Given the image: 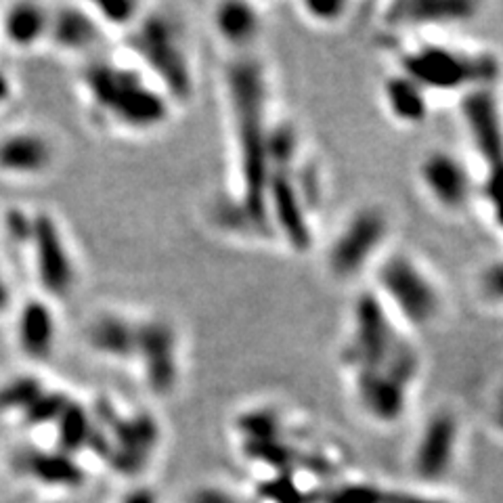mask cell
Here are the masks:
<instances>
[{"instance_id": "1", "label": "cell", "mask_w": 503, "mask_h": 503, "mask_svg": "<svg viewBox=\"0 0 503 503\" xmlns=\"http://www.w3.org/2000/svg\"><path fill=\"white\" fill-rule=\"evenodd\" d=\"M223 99L229 129L231 183L212 204V223L224 233L269 244L271 231L264 198L273 161L277 126L273 80L260 53L227 57L223 67Z\"/></svg>"}, {"instance_id": "2", "label": "cell", "mask_w": 503, "mask_h": 503, "mask_svg": "<svg viewBox=\"0 0 503 503\" xmlns=\"http://www.w3.org/2000/svg\"><path fill=\"white\" fill-rule=\"evenodd\" d=\"M335 361L365 418L392 426L407 415L424 375V355L418 338L369 290L358 292L350 306Z\"/></svg>"}, {"instance_id": "3", "label": "cell", "mask_w": 503, "mask_h": 503, "mask_svg": "<svg viewBox=\"0 0 503 503\" xmlns=\"http://www.w3.org/2000/svg\"><path fill=\"white\" fill-rule=\"evenodd\" d=\"M89 115L101 129L130 137L152 135L170 122L177 106L152 78L129 59H90L80 69Z\"/></svg>"}, {"instance_id": "4", "label": "cell", "mask_w": 503, "mask_h": 503, "mask_svg": "<svg viewBox=\"0 0 503 503\" xmlns=\"http://www.w3.org/2000/svg\"><path fill=\"white\" fill-rule=\"evenodd\" d=\"M395 67L418 83L432 101L458 103L476 90L503 83V59L489 46L443 36L397 40Z\"/></svg>"}, {"instance_id": "5", "label": "cell", "mask_w": 503, "mask_h": 503, "mask_svg": "<svg viewBox=\"0 0 503 503\" xmlns=\"http://www.w3.org/2000/svg\"><path fill=\"white\" fill-rule=\"evenodd\" d=\"M367 281V290L409 334L428 332L447 313V292L441 277L407 248L392 246Z\"/></svg>"}, {"instance_id": "6", "label": "cell", "mask_w": 503, "mask_h": 503, "mask_svg": "<svg viewBox=\"0 0 503 503\" xmlns=\"http://www.w3.org/2000/svg\"><path fill=\"white\" fill-rule=\"evenodd\" d=\"M126 57L137 63L177 107L195 97V61L185 23L168 9L147 7L124 36Z\"/></svg>"}, {"instance_id": "7", "label": "cell", "mask_w": 503, "mask_h": 503, "mask_svg": "<svg viewBox=\"0 0 503 503\" xmlns=\"http://www.w3.org/2000/svg\"><path fill=\"white\" fill-rule=\"evenodd\" d=\"M395 223L378 201L352 208L323 248V269L340 286L365 281L392 248Z\"/></svg>"}, {"instance_id": "8", "label": "cell", "mask_w": 503, "mask_h": 503, "mask_svg": "<svg viewBox=\"0 0 503 503\" xmlns=\"http://www.w3.org/2000/svg\"><path fill=\"white\" fill-rule=\"evenodd\" d=\"M26 254L32 263V275L40 296L55 304L76 292L78 263L55 212L46 208L34 210L32 237Z\"/></svg>"}, {"instance_id": "9", "label": "cell", "mask_w": 503, "mask_h": 503, "mask_svg": "<svg viewBox=\"0 0 503 503\" xmlns=\"http://www.w3.org/2000/svg\"><path fill=\"white\" fill-rule=\"evenodd\" d=\"M90 413L107 438V464L126 476L141 472L160 441V426L153 413L143 409L135 413H122L118 405L107 397H97L90 403Z\"/></svg>"}, {"instance_id": "10", "label": "cell", "mask_w": 503, "mask_h": 503, "mask_svg": "<svg viewBox=\"0 0 503 503\" xmlns=\"http://www.w3.org/2000/svg\"><path fill=\"white\" fill-rule=\"evenodd\" d=\"M183 335L177 323L164 315L138 317V335L132 367L149 395L166 398L183 381Z\"/></svg>"}, {"instance_id": "11", "label": "cell", "mask_w": 503, "mask_h": 503, "mask_svg": "<svg viewBox=\"0 0 503 503\" xmlns=\"http://www.w3.org/2000/svg\"><path fill=\"white\" fill-rule=\"evenodd\" d=\"M421 195L444 216H464L476 206V172L470 160L447 147H432L415 166Z\"/></svg>"}, {"instance_id": "12", "label": "cell", "mask_w": 503, "mask_h": 503, "mask_svg": "<svg viewBox=\"0 0 503 503\" xmlns=\"http://www.w3.org/2000/svg\"><path fill=\"white\" fill-rule=\"evenodd\" d=\"M484 7L472 0H398L381 4L378 21L395 40L443 36L478 20Z\"/></svg>"}, {"instance_id": "13", "label": "cell", "mask_w": 503, "mask_h": 503, "mask_svg": "<svg viewBox=\"0 0 503 503\" xmlns=\"http://www.w3.org/2000/svg\"><path fill=\"white\" fill-rule=\"evenodd\" d=\"M476 177L503 172V97L501 86L476 90L458 101Z\"/></svg>"}, {"instance_id": "14", "label": "cell", "mask_w": 503, "mask_h": 503, "mask_svg": "<svg viewBox=\"0 0 503 503\" xmlns=\"http://www.w3.org/2000/svg\"><path fill=\"white\" fill-rule=\"evenodd\" d=\"M461 436L460 415L441 407L428 415L413 451V470L424 481H441L453 466Z\"/></svg>"}, {"instance_id": "15", "label": "cell", "mask_w": 503, "mask_h": 503, "mask_svg": "<svg viewBox=\"0 0 503 503\" xmlns=\"http://www.w3.org/2000/svg\"><path fill=\"white\" fill-rule=\"evenodd\" d=\"M13 338L17 352L32 365H44L55 357L59 344V319L51 300L30 296L15 309Z\"/></svg>"}, {"instance_id": "16", "label": "cell", "mask_w": 503, "mask_h": 503, "mask_svg": "<svg viewBox=\"0 0 503 503\" xmlns=\"http://www.w3.org/2000/svg\"><path fill=\"white\" fill-rule=\"evenodd\" d=\"M57 147L53 138L38 129H13L0 135V177L34 181L53 170Z\"/></svg>"}, {"instance_id": "17", "label": "cell", "mask_w": 503, "mask_h": 503, "mask_svg": "<svg viewBox=\"0 0 503 503\" xmlns=\"http://www.w3.org/2000/svg\"><path fill=\"white\" fill-rule=\"evenodd\" d=\"M210 30L227 57L258 53V43L267 28V11L254 3H216L210 11Z\"/></svg>"}, {"instance_id": "18", "label": "cell", "mask_w": 503, "mask_h": 503, "mask_svg": "<svg viewBox=\"0 0 503 503\" xmlns=\"http://www.w3.org/2000/svg\"><path fill=\"white\" fill-rule=\"evenodd\" d=\"M138 335V317L120 309H101L86 321L84 344L103 361L132 365Z\"/></svg>"}, {"instance_id": "19", "label": "cell", "mask_w": 503, "mask_h": 503, "mask_svg": "<svg viewBox=\"0 0 503 503\" xmlns=\"http://www.w3.org/2000/svg\"><path fill=\"white\" fill-rule=\"evenodd\" d=\"M380 103L386 118L403 130L421 129L435 112L432 97L397 67L381 78Z\"/></svg>"}, {"instance_id": "20", "label": "cell", "mask_w": 503, "mask_h": 503, "mask_svg": "<svg viewBox=\"0 0 503 503\" xmlns=\"http://www.w3.org/2000/svg\"><path fill=\"white\" fill-rule=\"evenodd\" d=\"M106 32L86 4H61L51 9L46 43L66 55H84L97 49Z\"/></svg>"}, {"instance_id": "21", "label": "cell", "mask_w": 503, "mask_h": 503, "mask_svg": "<svg viewBox=\"0 0 503 503\" xmlns=\"http://www.w3.org/2000/svg\"><path fill=\"white\" fill-rule=\"evenodd\" d=\"M49 26L51 7L40 3H11L0 13V36L21 53L46 44Z\"/></svg>"}, {"instance_id": "22", "label": "cell", "mask_w": 503, "mask_h": 503, "mask_svg": "<svg viewBox=\"0 0 503 503\" xmlns=\"http://www.w3.org/2000/svg\"><path fill=\"white\" fill-rule=\"evenodd\" d=\"M17 468L23 474H30L44 484H61V487H78L84 483V470L76 464L72 455L63 451H23L17 458Z\"/></svg>"}, {"instance_id": "23", "label": "cell", "mask_w": 503, "mask_h": 503, "mask_svg": "<svg viewBox=\"0 0 503 503\" xmlns=\"http://www.w3.org/2000/svg\"><path fill=\"white\" fill-rule=\"evenodd\" d=\"M57 443H59V451L67 455H74L80 449H86L90 432H92V413L90 405H86L78 398L72 397L67 407L57 420Z\"/></svg>"}, {"instance_id": "24", "label": "cell", "mask_w": 503, "mask_h": 503, "mask_svg": "<svg viewBox=\"0 0 503 503\" xmlns=\"http://www.w3.org/2000/svg\"><path fill=\"white\" fill-rule=\"evenodd\" d=\"M49 389L40 373L23 372L0 381V415H21L43 392Z\"/></svg>"}, {"instance_id": "25", "label": "cell", "mask_w": 503, "mask_h": 503, "mask_svg": "<svg viewBox=\"0 0 503 503\" xmlns=\"http://www.w3.org/2000/svg\"><path fill=\"white\" fill-rule=\"evenodd\" d=\"M298 20L313 30L332 32L350 21L355 4L346 0H300L294 4Z\"/></svg>"}, {"instance_id": "26", "label": "cell", "mask_w": 503, "mask_h": 503, "mask_svg": "<svg viewBox=\"0 0 503 503\" xmlns=\"http://www.w3.org/2000/svg\"><path fill=\"white\" fill-rule=\"evenodd\" d=\"M89 11L103 32H118L120 36L132 32V28L145 15L147 4L135 0H114V3H89Z\"/></svg>"}, {"instance_id": "27", "label": "cell", "mask_w": 503, "mask_h": 503, "mask_svg": "<svg viewBox=\"0 0 503 503\" xmlns=\"http://www.w3.org/2000/svg\"><path fill=\"white\" fill-rule=\"evenodd\" d=\"M472 292L478 304L493 313H503V256L483 263L474 273Z\"/></svg>"}, {"instance_id": "28", "label": "cell", "mask_w": 503, "mask_h": 503, "mask_svg": "<svg viewBox=\"0 0 503 503\" xmlns=\"http://www.w3.org/2000/svg\"><path fill=\"white\" fill-rule=\"evenodd\" d=\"M69 401H72V397H69L66 390L49 384V389L20 415L21 424L28 428L57 424V420H59V415L63 413V409L67 407Z\"/></svg>"}, {"instance_id": "29", "label": "cell", "mask_w": 503, "mask_h": 503, "mask_svg": "<svg viewBox=\"0 0 503 503\" xmlns=\"http://www.w3.org/2000/svg\"><path fill=\"white\" fill-rule=\"evenodd\" d=\"M32 221L34 210L21 206H11L3 214V235L4 241L15 250L26 254L28 246H30L32 237Z\"/></svg>"}, {"instance_id": "30", "label": "cell", "mask_w": 503, "mask_h": 503, "mask_svg": "<svg viewBox=\"0 0 503 503\" xmlns=\"http://www.w3.org/2000/svg\"><path fill=\"white\" fill-rule=\"evenodd\" d=\"M327 503H386V493L367 484H344L329 493Z\"/></svg>"}, {"instance_id": "31", "label": "cell", "mask_w": 503, "mask_h": 503, "mask_svg": "<svg viewBox=\"0 0 503 503\" xmlns=\"http://www.w3.org/2000/svg\"><path fill=\"white\" fill-rule=\"evenodd\" d=\"M13 304H15V296L13 290H11V281L7 273L3 271V267H0V317L11 313V310H13Z\"/></svg>"}, {"instance_id": "32", "label": "cell", "mask_w": 503, "mask_h": 503, "mask_svg": "<svg viewBox=\"0 0 503 503\" xmlns=\"http://www.w3.org/2000/svg\"><path fill=\"white\" fill-rule=\"evenodd\" d=\"M15 97V80L4 67H0V112L13 101Z\"/></svg>"}, {"instance_id": "33", "label": "cell", "mask_w": 503, "mask_h": 503, "mask_svg": "<svg viewBox=\"0 0 503 503\" xmlns=\"http://www.w3.org/2000/svg\"><path fill=\"white\" fill-rule=\"evenodd\" d=\"M491 424L495 426L497 432H501L503 435V384H501V389L497 390L493 409H491Z\"/></svg>"}, {"instance_id": "34", "label": "cell", "mask_w": 503, "mask_h": 503, "mask_svg": "<svg viewBox=\"0 0 503 503\" xmlns=\"http://www.w3.org/2000/svg\"><path fill=\"white\" fill-rule=\"evenodd\" d=\"M193 503H235L231 497L218 493V491H201V493L195 495Z\"/></svg>"}, {"instance_id": "35", "label": "cell", "mask_w": 503, "mask_h": 503, "mask_svg": "<svg viewBox=\"0 0 503 503\" xmlns=\"http://www.w3.org/2000/svg\"><path fill=\"white\" fill-rule=\"evenodd\" d=\"M124 503H155V495L147 489H137L126 497Z\"/></svg>"}, {"instance_id": "36", "label": "cell", "mask_w": 503, "mask_h": 503, "mask_svg": "<svg viewBox=\"0 0 503 503\" xmlns=\"http://www.w3.org/2000/svg\"><path fill=\"white\" fill-rule=\"evenodd\" d=\"M386 503H443V501L428 499V497H418V495H395V497H386Z\"/></svg>"}]
</instances>
